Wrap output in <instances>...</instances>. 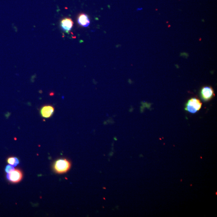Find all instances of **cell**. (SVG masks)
Instances as JSON below:
<instances>
[{"mask_svg": "<svg viewBox=\"0 0 217 217\" xmlns=\"http://www.w3.org/2000/svg\"><path fill=\"white\" fill-rule=\"evenodd\" d=\"M54 109L51 105H45L40 110V114L44 118H49L53 114Z\"/></svg>", "mask_w": 217, "mask_h": 217, "instance_id": "6", "label": "cell"}, {"mask_svg": "<svg viewBox=\"0 0 217 217\" xmlns=\"http://www.w3.org/2000/svg\"><path fill=\"white\" fill-rule=\"evenodd\" d=\"M77 21L78 24L83 27H87L90 23L88 16L84 13L79 14L78 17Z\"/></svg>", "mask_w": 217, "mask_h": 217, "instance_id": "7", "label": "cell"}, {"mask_svg": "<svg viewBox=\"0 0 217 217\" xmlns=\"http://www.w3.org/2000/svg\"><path fill=\"white\" fill-rule=\"evenodd\" d=\"M202 103L197 98L189 99L186 104L185 110L190 113L194 114L200 110L202 107Z\"/></svg>", "mask_w": 217, "mask_h": 217, "instance_id": "2", "label": "cell"}, {"mask_svg": "<svg viewBox=\"0 0 217 217\" xmlns=\"http://www.w3.org/2000/svg\"><path fill=\"white\" fill-rule=\"evenodd\" d=\"M14 169V167L13 166L10 165H8L6 166V168H5V172L7 173H9Z\"/></svg>", "mask_w": 217, "mask_h": 217, "instance_id": "9", "label": "cell"}, {"mask_svg": "<svg viewBox=\"0 0 217 217\" xmlns=\"http://www.w3.org/2000/svg\"><path fill=\"white\" fill-rule=\"evenodd\" d=\"M7 163L9 165L15 167L19 164V161L17 158L10 157L7 159Z\"/></svg>", "mask_w": 217, "mask_h": 217, "instance_id": "8", "label": "cell"}, {"mask_svg": "<svg viewBox=\"0 0 217 217\" xmlns=\"http://www.w3.org/2000/svg\"><path fill=\"white\" fill-rule=\"evenodd\" d=\"M71 163L66 159H60L55 162L54 164V170L57 173H66L70 170Z\"/></svg>", "mask_w": 217, "mask_h": 217, "instance_id": "1", "label": "cell"}, {"mask_svg": "<svg viewBox=\"0 0 217 217\" xmlns=\"http://www.w3.org/2000/svg\"><path fill=\"white\" fill-rule=\"evenodd\" d=\"M7 178L11 183H17L22 180L23 173L18 169H14L11 172L7 174Z\"/></svg>", "mask_w": 217, "mask_h": 217, "instance_id": "3", "label": "cell"}, {"mask_svg": "<svg viewBox=\"0 0 217 217\" xmlns=\"http://www.w3.org/2000/svg\"><path fill=\"white\" fill-rule=\"evenodd\" d=\"M73 25V22L69 18L62 19L60 22V27L63 31L68 32L70 31Z\"/></svg>", "mask_w": 217, "mask_h": 217, "instance_id": "5", "label": "cell"}, {"mask_svg": "<svg viewBox=\"0 0 217 217\" xmlns=\"http://www.w3.org/2000/svg\"><path fill=\"white\" fill-rule=\"evenodd\" d=\"M200 95L202 99L205 101H209L215 96L213 89L209 86L204 87L201 90Z\"/></svg>", "mask_w": 217, "mask_h": 217, "instance_id": "4", "label": "cell"}]
</instances>
